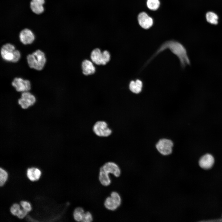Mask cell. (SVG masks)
<instances>
[{
	"instance_id": "11",
	"label": "cell",
	"mask_w": 222,
	"mask_h": 222,
	"mask_svg": "<svg viewBox=\"0 0 222 222\" xmlns=\"http://www.w3.org/2000/svg\"><path fill=\"white\" fill-rule=\"evenodd\" d=\"M19 37L20 42L24 45L30 44L34 41L35 36L30 29L25 28L20 32Z\"/></svg>"
},
{
	"instance_id": "10",
	"label": "cell",
	"mask_w": 222,
	"mask_h": 222,
	"mask_svg": "<svg viewBox=\"0 0 222 222\" xmlns=\"http://www.w3.org/2000/svg\"><path fill=\"white\" fill-rule=\"evenodd\" d=\"M107 174H111L116 177H119L121 175V171L119 166L112 162H109L105 163L100 168Z\"/></svg>"
},
{
	"instance_id": "24",
	"label": "cell",
	"mask_w": 222,
	"mask_h": 222,
	"mask_svg": "<svg viewBox=\"0 0 222 222\" xmlns=\"http://www.w3.org/2000/svg\"><path fill=\"white\" fill-rule=\"evenodd\" d=\"M93 220L92 216L91 213L89 212H85L83 217L82 222H90Z\"/></svg>"
},
{
	"instance_id": "15",
	"label": "cell",
	"mask_w": 222,
	"mask_h": 222,
	"mask_svg": "<svg viewBox=\"0 0 222 222\" xmlns=\"http://www.w3.org/2000/svg\"><path fill=\"white\" fill-rule=\"evenodd\" d=\"M83 74L86 76L93 74L95 72V68L91 61L85 60L82 63Z\"/></svg>"
},
{
	"instance_id": "21",
	"label": "cell",
	"mask_w": 222,
	"mask_h": 222,
	"mask_svg": "<svg viewBox=\"0 0 222 222\" xmlns=\"http://www.w3.org/2000/svg\"><path fill=\"white\" fill-rule=\"evenodd\" d=\"M206 18L209 23L213 24L218 23V16L216 14L212 12H209L206 14Z\"/></svg>"
},
{
	"instance_id": "19",
	"label": "cell",
	"mask_w": 222,
	"mask_h": 222,
	"mask_svg": "<svg viewBox=\"0 0 222 222\" xmlns=\"http://www.w3.org/2000/svg\"><path fill=\"white\" fill-rule=\"evenodd\" d=\"M129 87L130 89L132 92L138 94L142 91V83L139 79H137L135 81L132 80L130 83Z\"/></svg>"
},
{
	"instance_id": "5",
	"label": "cell",
	"mask_w": 222,
	"mask_h": 222,
	"mask_svg": "<svg viewBox=\"0 0 222 222\" xmlns=\"http://www.w3.org/2000/svg\"><path fill=\"white\" fill-rule=\"evenodd\" d=\"M173 145V143L171 140L163 138L158 141L156 144V147L161 154L167 156L172 153Z\"/></svg>"
},
{
	"instance_id": "22",
	"label": "cell",
	"mask_w": 222,
	"mask_h": 222,
	"mask_svg": "<svg viewBox=\"0 0 222 222\" xmlns=\"http://www.w3.org/2000/svg\"><path fill=\"white\" fill-rule=\"evenodd\" d=\"M146 4L150 10H154L158 9L160 3L159 0H147Z\"/></svg>"
},
{
	"instance_id": "18",
	"label": "cell",
	"mask_w": 222,
	"mask_h": 222,
	"mask_svg": "<svg viewBox=\"0 0 222 222\" xmlns=\"http://www.w3.org/2000/svg\"><path fill=\"white\" fill-rule=\"evenodd\" d=\"M41 175V172L38 169L32 167L28 169L27 175L29 179L32 181L39 179Z\"/></svg>"
},
{
	"instance_id": "4",
	"label": "cell",
	"mask_w": 222,
	"mask_h": 222,
	"mask_svg": "<svg viewBox=\"0 0 222 222\" xmlns=\"http://www.w3.org/2000/svg\"><path fill=\"white\" fill-rule=\"evenodd\" d=\"M110 57L108 51L105 50L101 52L99 48L94 49L91 55V58L92 62L98 65L106 64L109 61Z\"/></svg>"
},
{
	"instance_id": "6",
	"label": "cell",
	"mask_w": 222,
	"mask_h": 222,
	"mask_svg": "<svg viewBox=\"0 0 222 222\" xmlns=\"http://www.w3.org/2000/svg\"><path fill=\"white\" fill-rule=\"evenodd\" d=\"M36 101L35 97L29 91H27L22 93L18 103L22 109H26L33 105Z\"/></svg>"
},
{
	"instance_id": "17",
	"label": "cell",
	"mask_w": 222,
	"mask_h": 222,
	"mask_svg": "<svg viewBox=\"0 0 222 222\" xmlns=\"http://www.w3.org/2000/svg\"><path fill=\"white\" fill-rule=\"evenodd\" d=\"M99 180L101 184L105 187L108 186L111 183V179L109 174L100 168Z\"/></svg>"
},
{
	"instance_id": "23",
	"label": "cell",
	"mask_w": 222,
	"mask_h": 222,
	"mask_svg": "<svg viewBox=\"0 0 222 222\" xmlns=\"http://www.w3.org/2000/svg\"><path fill=\"white\" fill-rule=\"evenodd\" d=\"M8 177L7 172L3 169H0V185L1 186L3 185L6 181Z\"/></svg>"
},
{
	"instance_id": "12",
	"label": "cell",
	"mask_w": 222,
	"mask_h": 222,
	"mask_svg": "<svg viewBox=\"0 0 222 222\" xmlns=\"http://www.w3.org/2000/svg\"><path fill=\"white\" fill-rule=\"evenodd\" d=\"M138 21L140 25L145 29L149 28L153 23L152 18L145 12H142L139 14Z\"/></svg>"
},
{
	"instance_id": "20",
	"label": "cell",
	"mask_w": 222,
	"mask_h": 222,
	"mask_svg": "<svg viewBox=\"0 0 222 222\" xmlns=\"http://www.w3.org/2000/svg\"><path fill=\"white\" fill-rule=\"evenodd\" d=\"M85 212L84 209L81 207L76 208L73 212V217L75 220L77 222H82Z\"/></svg>"
},
{
	"instance_id": "2",
	"label": "cell",
	"mask_w": 222,
	"mask_h": 222,
	"mask_svg": "<svg viewBox=\"0 0 222 222\" xmlns=\"http://www.w3.org/2000/svg\"><path fill=\"white\" fill-rule=\"evenodd\" d=\"M29 66L38 71L41 70L44 68L46 60L44 53L40 50H37L27 57Z\"/></svg>"
},
{
	"instance_id": "16",
	"label": "cell",
	"mask_w": 222,
	"mask_h": 222,
	"mask_svg": "<svg viewBox=\"0 0 222 222\" xmlns=\"http://www.w3.org/2000/svg\"><path fill=\"white\" fill-rule=\"evenodd\" d=\"M10 211L13 215L17 216L20 219L24 218L28 212L24 209H21L20 206L17 204L12 205L10 208Z\"/></svg>"
},
{
	"instance_id": "14",
	"label": "cell",
	"mask_w": 222,
	"mask_h": 222,
	"mask_svg": "<svg viewBox=\"0 0 222 222\" xmlns=\"http://www.w3.org/2000/svg\"><path fill=\"white\" fill-rule=\"evenodd\" d=\"M44 3V0H31L30 5L31 9L35 14H41L44 10L43 5Z\"/></svg>"
},
{
	"instance_id": "1",
	"label": "cell",
	"mask_w": 222,
	"mask_h": 222,
	"mask_svg": "<svg viewBox=\"0 0 222 222\" xmlns=\"http://www.w3.org/2000/svg\"><path fill=\"white\" fill-rule=\"evenodd\" d=\"M168 49L179 59L181 66L184 68L190 64V61L185 47L180 43L173 40L164 43L158 48L150 61L154 57L164 50Z\"/></svg>"
},
{
	"instance_id": "8",
	"label": "cell",
	"mask_w": 222,
	"mask_h": 222,
	"mask_svg": "<svg viewBox=\"0 0 222 222\" xmlns=\"http://www.w3.org/2000/svg\"><path fill=\"white\" fill-rule=\"evenodd\" d=\"M12 85L18 92L29 91L31 89V84L29 80H24L21 78L16 77L13 80Z\"/></svg>"
},
{
	"instance_id": "26",
	"label": "cell",
	"mask_w": 222,
	"mask_h": 222,
	"mask_svg": "<svg viewBox=\"0 0 222 222\" xmlns=\"http://www.w3.org/2000/svg\"><path fill=\"white\" fill-rule=\"evenodd\" d=\"M21 57L20 51L18 50L15 49L14 51V56L11 62L15 63L18 61Z\"/></svg>"
},
{
	"instance_id": "7",
	"label": "cell",
	"mask_w": 222,
	"mask_h": 222,
	"mask_svg": "<svg viewBox=\"0 0 222 222\" xmlns=\"http://www.w3.org/2000/svg\"><path fill=\"white\" fill-rule=\"evenodd\" d=\"M93 130L94 133L100 137H108L112 133L111 130L108 127L107 123L104 121H97L94 124Z\"/></svg>"
},
{
	"instance_id": "25",
	"label": "cell",
	"mask_w": 222,
	"mask_h": 222,
	"mask_svg": "<svg viewBox=\"0 0 222 222\" xmlns=\"http://www.w3.org/2000/svg\"><path fill=\"white\" fill-rule=\"evenodd\" d=\"M20 204L23 208L27 211L28 212L31 211V207L30 204L26 201H22L20 202Z\"/></svg>"
},
{
	"instance_id": "3",
	"label": "cell",
	"mask_w": 222,
	"mask_h": 222,
	"mask_svg": "<svg viewBox=\"0 0 222 222\" xmlns=\"http://www.w3.org/2000/svg\"><path fill=\"white\" fill-rule=\"evenodd\" d=\"M122 199L120 195L115 191L111 192L110 195L107 197L104 201V205L107 209L114 211L121 205Z\"/></svg>"
},
{
	"instance_id": "9",
	"label": "cell",
	"mask_w": 222,
	"mask_h": 222,
	"mask_svg": "<svg viewBox=\"0 0 222 222\" xmlns=\"http://www.w3.org/2000/svg\"><path fill=\"white\" fill-rule=\"evenodd\" d=\"M15 50L14 46L11 43H7L3 45L0 51L2 57L6 61L11 62Z\"/></svg>"
},
{
	"instance_id": "13",
	"label": "cell",
	"mask_w": 222,
	"mask_h": 222,
	"mask_svg": "<svg viewBox=\"0 0 222 222\" xmlns=\"http://www.w3.org/2000/svg\"><path fill=\"white\" fill-rule=\"evenodd\" d=\"M214 159L211 154H207L203 156L199 161V164L201 167L204 169H208L213 166Z\"/></svg>"
}]
</instances>
